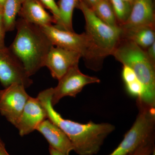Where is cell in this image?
<instances>
[{
  "mask_svg": "<svg viewBox=\"0 0 155 155\" xmlns=\"http://www.w3.org/2000/svg\"><path fill=\"white\" fill-rule=\"evenodd\" d=\"M40 27L53 45L79 53L81 58H84L89 69L94 71L101 69L103 60L105 58L86 32L78 34L53 25Z\"/></svg>",
  "mask_w": 155,
  "mask_h": 155,
  "instance_id": "obj_4",
  "label": "cell"
},
{
  "mask_svg": "<svg viewBox=\"0 0 155 155\" xmlns=\"http://www.w3.org/2000/svg\"><path fill=\"white\" fill-rule=\"evenodd\" d=\"M113 7L116 19L119 22V26L123 24L127 20L132 5L122 0H109Z\"/></svg>",
  "mask_w": 155,
  "mask_h": 155,
  "instance_id": "obj_19",
  "label": "cell"
},
{
  "mask_svg": "<svg viewBox=\"0 0 155 155\" xmlns=\"http://www.w3.org/2000/svg\"><path fill=\"white\" fill-rule=\"evenodd\" d=\"M22 84H14L3 90L0 99V113L14 126L22 114L29 96Z\"/></svg>",
  "mask_w": 155,
  "mask_h": 155,
  "instance_id": "obj_9",
  "label": "cell"
},
{
  "mask_svg": "<svg viewBox=\"0 0 155 155\" xmlns=\"http://www.w3.org/2000/svg\"><path fill=\"white\" fill-rule=\"evenodd\" d=\"M25 0H6L3 7V19L6 31H13L16 27V17Z\"/></svg>",
  "mask_w": 155,
  "mask_h": 155,
  "instance_id": "obj_17",
  "label": "cell"
},
{
  "mask_svg": "<svg viewBox=\"0 0 155 155\" xmlns=\"http://www.w3.org/2000/svg\"><path fill=\"white\" fill-rule=\"evenodd\" d=\"M149 155H155V149Z\"/></svg>",
  "mask_w": 155,
  "mask_h": 155,
  "instance_id": "obj_31",
  "label": "cell"
},
{
  "mask_svg": "<svg viewBox=\"0 0 155 155\" xmlns=\"http://www.w3.org/2000/svg\"><path fill=\"white\" fill-rule=\"evenodd\" d=\"M122 77L125 84L130 82L137 78L132 69L125 65H123V66Z\"/></svg>",
  "mask_w": 155,
  "mask_h": 155,
  "instance_id": "obj_23",
  "label": "cell"
},
{
  "mask_svg": "<svg viewBox=\"0 0 155 155\" xmlns=\"http://www.w3.org/2000/svg\"><path fill=\"white\" fill-rule=\"evenodd\" d=\"M52 91L53 87L47 89L37 96L46 111L48 119L64 131L77 154H97L106 138L115 130V126L110 123H95L91 121L82 124L64 119L52 105Z\"/></svg>",
  "mask_w": 155,
  "mask_h": 155,
  "instance_id": "obj_1",
  "label": "cell"
},
{
  "mask_svg": "<svg viewBox=\"0 0 155 155\" xmlns=\"http://www.w3.org/2000/svg\"><path fill=\"white\" fill-rule=\"evenodd\" d=\"M91 8H93L94 7L100 0H82Z\"/></svg>",
  "mask_w": 155,
  "mask_h": 155,
  "instance_id": "obj_27",
  "label": "cell"
},
{
  "mask_svg": "<svg viewBox=\"0 0 155 155\" xmlns=\"http://www.w3.org/2000/svg\"><path fill=\"white\" fill-rule=\"evenodd\" d=\"M146 53L150 61L155 64V42L147 48Z\"/></svg>",
  "mask_w": 155,
  "mask_h": 155,
  "instance_id": "obj_25",
  "label": "cell"
},
{
  "mask_svg": "<svg viewBox=\"0 0 155 155\" xmlns=\"http://www.w3.org/2000/svg\"><path fill=\"white\" fill-rule=\"evenodd\" d=\"M3 92V90H0V99H1V97H2V94Z\"/></svg>",
  "mask_w": 155,
  "mask_h": 155,
  "instance_id": "obj_32",
  "label": "cell"
},
{
  "mask_svg": "<svg viewBox=\"0 0 155 155\" xmlns=\"http://www.w3.org/2000/svg\"><path fill=\"white\" fill-rule=\"evenodd\" d=\"M0 155H11L6 150L5 143L0 138Z\"/></svg>",
  "mask_w": 155,
  "mask_h": 155,
  "instance_id": "obj_26",
  "label": "cell"
},
{
  "mask_svg": "<svg viewBox=\"0 0 155 155\" xmlns=\"http://www.w3.org/2000/svg\"><path fill=\"white\" fill-rule=\"evenodd\" d=\"M19 14L21 19L40 27L56 24L54 18L45 10L39 0H25Z\"/></svg>",
  "mask_w": 155,
  "mask_h": 155,
  "instance_id": "obj_14",
  "label": "cell"
},
{
  "mask_svg": "<svg viewBox=\"0 0 155 155\" xmlns=\"http://www.w3.org/2000/svg\"><path fill=\"white\" fill-rule=\"evenodd\" d=\"M49 150L50 155H67L64 153L59 151L58 150L53 148L50 146L49 147Z\"/></svg>",
  "mask_w": 155,
  "mask_h": 155,
  "instance_id": "obj_28",
  "label": "cell"
},
{
  "mask_svg": "<svg viewBox=\"0 0 155 155\" xmlns=\"http://www.w3.org/2000/svg\"><path fill=\"white\" fill-rule=\"evenodd\" d=\"M81 55L77 52L53 46L46 57L44 67L52 77L59 80L69 69L78 65Z\"/></svg>",
  "mask_w": 155,
  "mask_h": 155,
  "instance_id": "obj_10",
  "label": "cell"
},
{
  "mask_svg": "<svg viewBox=\"0 0 155 155\" xmlns=\"http://www.w3.org/2000/svg\"><path fill=\"white\" fill-rule=\"evenodd\" d=\"M49 143L50 146L67 155L73 150L72 143L66 134L54 123L47 119L37 127Z\"/></svg>",
  "mask_w": 155,
  "mask_h": 155,
  "instance_id": "obj_13",
  "label": "cell"
},
{
  "mask_svg": "<svg viewBox=\"0 0 155 155\" xmlns=\"http://www.w3.org/2000/svg\"><path fill=\"white\" fill-rule=\"evenodd\" d=\"M15 28L17 35L9 48L30 77L44 67L46 57L54 45L40 26L20 18Z\"/></svg>",
  "mask_w": 155,
  "mask_h": 155,
  "instance_id": "obj_2",
  "label": "cell"
},
{
  "mask_svg": "<svg viewBox=\"0 0 155 155\" xmlns=\"http://www.w3.org/2000/svg\"><path fill=\"white\" fill-rule=\"evenodd\" d=\"M122 1H124V2H126L129 3L130 5H132L133 4L134 1V0H122Z\"/></svg>",
  "mask_w": 155,
  "mask_h": 155,
  "instance_id": "obj_30",
  "label": "cell"
},
{
  "mask_svg": "<svg viewBox=\"0 0 155 155\" xmlns=\"http://www.w3.org/2000/svg\"><path fill=\"white\" fill-rule=\"evenodd\" d=\"M2 9L0 8V49L6 47L5 45V37L7 31L3 19Z\"/></svg>",
  "mask_w": 155,
  "mask_h": 155,
  "instance_id": "obj_24",
  "label": "cell"
},
{
  "mask_svg": "<svg viewBox=\"0 0 155 155\" xmlns=\"http://www.w3.org/2000/svg\"><path fill=\"white\" fill-rule=\"evenodd\" d=\"M48 119L45 109L39 100L29 97L15 127L21 136L36 130L43 121Z\"/></svg>",
  "mask_w": 155,
  "mask_h": 155,
  "instance_id": "obj_11",
  "label": "cell"
},
{
  "mask_svg": "<svg viewBox=\"0 0 155 155\" xmlns=\"http://www.w3.org/2000/svg\"><path fill=\"white\" fill-rule=\"evenodd\" d=\"M58 81V85L53 88L51 102L54 107L64 97H75L87 84L100 82L98 78L82 73L78 65L69 69Z\"/></svg>",
  "mask_w": 155,
  "mask_h": 155,
  "instance_id": "obj_7",
  "label": "cell"
},
{
  "mask_svg": "<svg viewBox=\"0 0 155 155\" xmlns=\"http://www.w3.org/2000/svg\"><path fill=\"white\" fill-rule=\"evenodd\" d=\"M0 82L5 88L14 84L27 88L33 83L22 63L9 48L0 49Z\"/></svg>",
  "mask_w": 155,
  "mask_h": 155,
  "instance_id": "obj_8",
  "label": "cell"
},
{
  "mask_svg": "<svg viewBox=\"0 0 155 155\" xmlns=\"http://www.w3.org/2000/svg\"><path fill=\"white\" fill-rule=\"evenodd\" d=\"M77 8L82 11L86 22V33L103 56L112 55L122 38L123 30L120 26H110L98 18L82 0Z\"/></svg>",
  "mask_w": 155,
  "mask_h": 155,
  "instance_id": "obj_6",
  "label": "cell"
},
{
  "mask_svg": "<svg viewBox=\"0 0 155 155\" xmlns=\"http://www.w3.org/2000/svg\"><path fill=\"white\" fill-rule=\"evenodd\" d=\"M153 0H134L128 18L120 26L123 30L141 26H154Z\"/></svg>",
  "mask_w": 155,
  "mask_h": 155,
  "instance_id": "obj_12",
  "label": "cell"
},
{
  "mask_svg": "<svg viewBox=\"0 0 155 155\" xmlns=\"http://www.w3.org/2000/svg\"><path fill=\"white\" fill-rule=\"evenodd\" d=\"M122 37L133 42L145 50L155 42L154 26H141L123 30Z\"/></svg>",
  "mask_w": 155,
  "mask_h": 155,
  "instance_id": "obj_15",
  "label": "cell"
},
{
  "mask_svg": "<svg viewBox=\"0 0 155 155\" xmlns=\"http://www.w3.org/2000/svg\"><path fill=\"white\" fill-rule=\"evenodd\" d=\"M47 8L49 9L53 14L57 24L59 19V10L55 0H39Z\"/></svg>",
  "mask_w": 155,
  "mask_h": 155,
  "instance_id": "obj_21",
  "label": "cell"
},
{
  "mask_svg": "<svg viewBox=\"0 0 155 155\" xmlns=\"http://www.w3.org/2000/svg\"><path fill=\"white\" fill-rule=\"evenodd\" d=\"M139 113L118 146L107 155H132L140 147L154 140L155 108L137 104Z\"/></svg>",
  "mask_w": 155,
  "mask_h": 155,
  "instance_id": "obj_5",
  "label": "cell"
},
{
  "mask_svg": "<svg viewBox=\"0 0 155 155\" xmlns=\"http://www.w3.org/2000/svg\"><path fill=\"white\" fill-rule=\"evenodd\" d=\"M80 0H59L58 5L59 19L56 27L64 30L74 31L72 27V16L75 8H77Z\"/></svg>",
  "mask_w": 155,
  "mask_h": 155,
  "instance_id": "obj_16",
  "label": "cell"
},
{
  "mask_svg": "<svg viewBox=\"0 0 155 155\" xmlns=\"http://www.w3.org/2000/svg\"><path fill=\"white\" fill-rule=\"evenodd\" d=\"M92 10L97 17L107 25L120 26L109 0H100Z\"/></svg>",
  "mask_w": 155,
  "mask_h": 155,
  "instance_id": "obj_18",
  "label": "cell"
},
{
  "mask_svg": "<svg viewBox=\"0 0 155 155\" xmlns=\"http://www.w3.org/2000/svg\"><path fill=\"white\" fill-rule=\"evenodd\" d=\"M155 149L154 140L140 147L132 155H149Z\"/></svg>",
  "mask_w": 155,
  "mask_h": 155,
  "instance_id": "obj_22",
  "label": "cell"
},
{
  "mask_svg": "<svg viewBox=\"0 0 155 155\" xmlns=\"http://www.w3.org/2000/svg\"><path fill=\"white\" fill-rule=\"evenodd\" d=\"M126 90L128 93L133 97H137V100H140L144 94V86L138 78L130 82L125 83Z\"/></svg>",
  "mask_w": 155,
  "mask_h": 155,
  "instance_id": "obj_20",
  "label": "cell"
},
{
  "mask_svg": "<svg viewBox=\"0 0 155 155\" xmlns=\"http://www.w3.org/2000/svg\"><path fill=\"white\" fill-rule=\"evenodd\" d=\"M117 61L130 67L144 86L145 91L137 103L155 108V64L146 51L129 40L122 37L112 54Z\"/></svg>",
  "mask_w": 155,
  "mask_h": 155,
  "instance_id": "obj_3",
  "label": "cell"
},
{
  "mask_svg": "<svg viewBox=\"0 0 155 155\" xmlns=\"http://www.w3.org/2000/svg\"><path fill=\"white\" fill-rule=\"evenodd\" d=\"M6 0H0V8H3V5L5 4Z\"/></svg>",
  "mask_w": 155,
  "mask_h": 155,
  "instance_id": "obj_29",
  "label": "cell"
}]
</instances>
